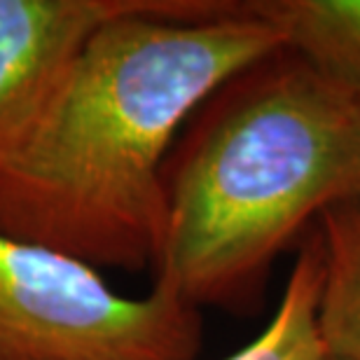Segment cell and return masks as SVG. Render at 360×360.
<instances>
[{"label":"cell","mask_w":360,"mask_h":360,"mask_svg":"<svg viewBox=\"0 0 360 360\" xmlns=\"http://www.w3.org/2000/svg\"><path fill=\"white\" fill-rule=\"evenodd\" d=\"M281 47L260 0H157L110 21L0 164V232L98 271H155L183 127Z\"/></svg>","instance_id":"obj_1"},{"label":"cell","mask_w":360,"mask_h":360,"mask_svg":"<svg viewBox=\"0 0 360 360\" xmlns=\"http://www.w3.org/2000/svg\"><path fill=\"white\" fill-rule=\"evenodd\" d=\"M169 157L155 269L192 307L253 311L274 262L360 197V105L281 47L192 115Z\"/></svg>","instance_id":"obj_2"},{"label":"cell","mask_w":360,"mask_h":360,"mask_svg":"<svg viewBox=\"0 0 360 360\" xmlns=\"http://www.w3.org/2000/svg\"><path fill=\"white\" fill-rule=\"evenodd\" d=\"M201 311L162 278L131 300L101 271L0 232V360H194Z\"/></svg>","instance_id":"obj_3"},{"label":"cell","mask_w":360,"mask_h":360,"mask_svg":"<svg viewBox=\"0 0 360 360\" xmlns=\"http://www.w3.org/2000/svg\"><path fill=\"white\" fill-rule=\"evenodd\" d=\"M157 0H0V164L52 103L101 28Z\"/></svg>","instance_id":"obj_4"},{"label":"cell","mask_w":360,"mask_h":360,"mask_svg":"<svg viewBox=\"0 0 360 360\" xmlns=\"http://www.w3.org/2000/svg\"><path fill=\"white\" fill-rule=\"evenodd\" d=\"M283 47L360 105V0H260Z\"/></svg>","instance_id":"obj_5"},{"label":"cell","mask_w":360,"mask_h":360,"mask_svg":"<svg viewBox=\"0 0 360 360\" xmlns=\"http://www.w3.org/2000/svg\"><path fill=\"white\" fill-rule=\"evenodd\" d=\"M326 255L319 307L328 354L360 360V197L330 206L316 222Z\"/></svg>","instance_id":"obj_6"},{"label":"cell","mask_w":360,"mask_h":360,"mask_svg":"<svg viewBox=\"0 0 360 360\" xmlns=\"http://www.w3.org/2000/svg\"><path fill=\"white\" fill-rule=\"evenodd\" d=\"M326 255L319 227L302 243L285 281V290L267 328L225 360H326L319 307Z\"/></svg>","instance_id":"obj_7"},{"label":"cell","mask_w":360,"mask_h":360,"mask_svg":"<svg viewBox=\"0 0 360 360\" xmlns=\"http://www.w3.org/2000/svg\"><path fill=\"white\" fill-rule=\"evenodd\" d=\"M326 360H340V358H333V356H330V354H328V358H326Z\"/></svg>","instance_id":"obj_8"}]
</instances>
